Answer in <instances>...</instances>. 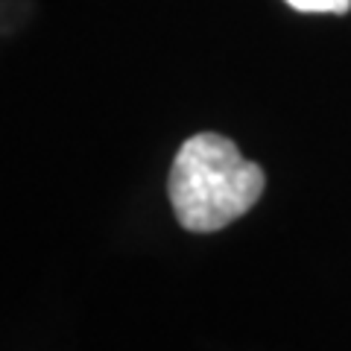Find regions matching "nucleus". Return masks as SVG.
<instances>
[{
	"instance_id": "f257e3e1",
	"label": "nucleus",
	"mask_w": 351,
	"mask_h": 351,
	"mask_svg": "<svg viewBox=\"0 0 351 351\" xmlns=\"http://www.w3.org/2000/svg\"><path fill=\"white\" fill-rule=\"evenodd\" d=\"M267 176L243 158L237 144L217 132H199L179 147L170 167V205L182 228L219 232L255 208Z\"/></svg>"
},
{
	"instance_id": "f03ea898",
	"label": "nucleus",
	"mask_w": 351,
	"mask_h": 351,
	"mask_svg": "<svg viewBox=\"0 0 351 351\" xmlns=\"http://www.w3.org/2000/svg\"><path fill=\"white\" fill-rule=\"evenodd\" d=\"M287 6H293L295 12H307V15H346L351 9V0H284Z\"/></svg>"
}]
</instances>
